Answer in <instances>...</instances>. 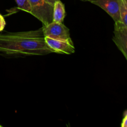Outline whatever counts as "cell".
Segmentation results:
<instances>
[{
    "mask_svg": "<svg viewBox=\"0 0 127 127\" xmlns=\"http://www.w3.org/2000/svg\"><path fill=\"white\" fill-rule=\"evenodd\" d=\"M52 53L46 44L42 27L34 31L0 33V55L4 57L43 56Z\"/></svg>",
    "mask_w": 127,
    "mask_h": 127,
    "instance_id": "obj_1",
    "label": "cell"
},
{
    "mask_svg": "<svg viewBox=\"0 0 127 127\" xmlns=\"http://www.w3.org/2000/svg\"><path fill=\"white\" fill-rule=\"evenodd\" d=\"M31 6V14L39 20L43 26L53 22V5L47 0H29Z\"/></svg>",
    "mask_w": 127,
    "mask_h": 127,
    "instance_id": "obj_2",
    "label": "cell"
},
{
    "mask_svg": "<svg viewBox=\"0 0 127 127\" xmlns=\"http://www.w3.org/2000/svg\"><path fill=\"white\" fill-rule=\"evenodd\" d=\"M42 30L45 37L62 40L71 38L69 29L63 23L52 22L42 26Z\"/></svg>",
    "mask_w": 127,
    "mask_h": 127,
    "instance_id": "obj_3",
    "label": "cell"
},
{
    "mask_svg": "<svg viewBox=\"0 0 127 127\" xmlns=\"http://www.w3.org/2000/svg\"><path fill=\"white\" fill-rule=\"evenodd\" d=\"M46 44L52 53L71 55L75 52V47L71 38L65 40H56L45 37Z\"/></svg>",
    "mask_w": 127,
    "mask_h": 127,
    "instance_id": "obj_4",
    "label": "cell"
},
{
    "mask_svg": "<svg viewBox=\"0 0 127 127\" xmlns=\"http://www.w3.org/2000/svg\"><path fill=\"white\" fill-rule=\"evenodd\" d=\"M112 40L127 61V27L120 21L115 22Z\"/></svg>",
    "mask_w": 127,
    "mask_h": 127,
    "instance_id": "obj_5",
    "label": "cell"
},
{
    "mask_svg": "<svg viewBox=\"0 0 127 127\" xmlns=\"http://www.w3.org/2000/svg\"><path fill=\"white\" fill-rule=\"evenodd\" d=\"M105 11L114 21H120V0H87Z\"/></svg>",
    "mask_w": 127,
    "mask_h": 127,
    "instance_id": "obj_6",
    "label": "cell"
},
{
    "mask_svg": "<svg viewBox=\"0 0 127 127\" xmlns=\"http://www.w3.org/2000/svg\"><path fill=\"white\" fill-rule=\"evenodd\" d=\"M66 16L64 4L60 1L57 0L53 4V22L63 23Z\"/></svg>",
    "mask_w": 127,
    "mask_h": 127,
    "instance_id": "obj_7",
    "label": "cell"
},
{
    "mask_svg": "<svg viewBox=\"0 0 127 127\" xmlns=\"http://www.w3.org/2000/svg\"><path fill=\"white\" fill-rule=\"evenodd\" d=\"M120 22L127 27V6L124 0H120Z\"/></svg>",
    "mask_w": 127,
    "mask_h": 127,
    "instance_id": "obj_8",
    "label": "cell"
},
{
    "mask_svg": "<svg viewBox=\"0 0 127 127\" xmlns=\"http://www.w3.org/2000/svg\"><path fill=\"white\" fill-rule=\"evenodd\" d=\"M19 9L31 14V6L29 0H15Z\"/></svg>",
    "mask_w": 127,
    "mask_h": 127,
    "instance_id": "obj_9",
    "label": "cell"
},
{
    "mask_svg": "<svg viewBox=\"0 0 127 127\" xmlns=\"http://www.w3.org/2000/svg\"><path fill=\"white\" fill-rule=\"evenodd\" d=\"M6 26V21L2 15L0 14V32H2Z\"/></svg>",
    "mask_w": 127,
    "mask_h": 127,
    "instance_id": "obj_10",
    "label": "cell"
},
{
    "mask_svg": "<svg viewBox=\"0 0 127 127\" xmlns=\"http://www.w3.org/2000/svg\"><path fill=\"white\" fill-rule=\"evenodd\" d=\"M122 127H127V116H124L122 122L121 124Z\"/></svg>",
    "mask_w": 127,
    "mask_h": 127,
    "instance_id": "obj_11",
    "label": "cell"
},
{
    "mask_svg": "<svg viewBox=\"0 0 127 127\" xmlns=\"http://www.w3.org/2000/svg\"><path fill=\"white\" fill-rule=\"evenodd\" d=\"M47 1H48V2H50V3L51 4L53 5V4H54L55 2L56 1H57V0H47Z\"/></svg>",
    "mask_w": 127,
    "mask_h": 127,
    "instance_id": "obj_12",
    "label": "cell"
},
{
    "mask_svg": "<svg viewBox=\"0 0 127 127\" xmlns=\"http://www.w3.org/2000/svg\"><path fill=\"white\" fill-rule=\"evenodd\" d=\"M124 116H127V110H125L124 113Z\"/></svg>",
    "mask_w": 127,
    "mask_h": 127,
    "instance_id": "obj_13",
    "label": "cell"
},
{
    "mask_svg": "<svg viewBox=\"0 0 127 127\" xmlns=\"http://www.w3.org/2000/svg\"><path fill=\"white\" fill-rule=\"evenodd\" d=\"M124 1H125V4H126V5L127 6V0H124Z\"/></svg>",
    "mask_w": 127,
    "mask_h": 127,
    "instance_id": "obj_14",
    "label": "cell"
},
{
    "mask_svg": "<svg viewBox=\"0 0 127 127\" xmlns=\"http://www.w3.org/2000/svg\"><path fill=\"white\" fill-rule=\"evenodd\" d=\"M81 1H87V0H81Z\"/></svg>",
    "mask_w": 127,
    "mask_h": 127,
    "instance_id": "obj_15",
    "label": "cell"
}]
</instances>
